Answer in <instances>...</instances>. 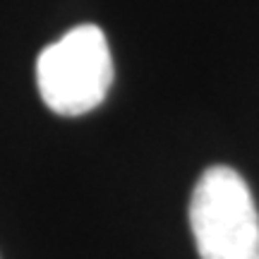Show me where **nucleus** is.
Segmentation results:
<instances>
[{"label":"nucleus","instance_id":"obj_1","mask_svg":"<svg viewBox=\"0 0 259 259\" xmlns=\"http://www.w3.org/2000/svg\"><path fill=\"white\" fill-rule=\"evenodd\" d=\"M190 228L202 259H259V211L235 168L202 173L190 199Z\"/></svg>","mask_w":259,"mask_h":259},{"label":"nucleus","instance_id":"obj_2","mask_svg":"<svg viewBox=\"0 0 259 259\" xmlns=\"http://www.w3.org/2000/svg\"><path fill=\"white\" fill-rule=\"evenodd\" d=\"M113 84V58L96 24L70 29L36 60V87L58 115H84L101 106Z\"/></svg>","mask_w":259,"mask_h":259}]
</instances>
